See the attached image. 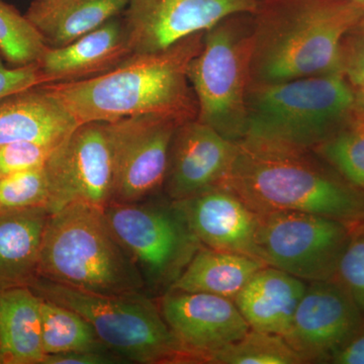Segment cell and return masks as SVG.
Wrapping results in <instances>:
<instances>
[{
    "label": "cell",
    "mask_w": 364,
    "mask_h": 364,
    "mask_svg": "<svg viewBox=\"0 0 364 364\" xmlns=\"http://www.w3.org/2000/svg\"><path fill=\"white\" fill-rule=\"evenodd\" d=\"M363 11L350 0H274L258 7L251 82L342 74V40Z\"/></svg>",
    "instance_id": "obj_3"
},
{
    "label": "cell",
    "mask_w": 364,
    "mask_h": 364,
    "mask_svg": "<svg viewBox=\"0 0 364 364\" xmlns=\"http://www.w3.org/2000/svg\"><path fill=\"white\" fill-rule=\"evenodd\" d=\"M51 214L73 203L105 208L112 203L114 156L105 122L79 124L45 164Z\"/></svg>",
    "instance_id": "obj_10"
},
{
    "label": "cell",
    "mask_w": 364,
    "mask_h": 364,
    "mask_svg": "<svg viewBox=\"0 0 364 364\" xmlns=\"http://www.w3.org/2000/svg\"><path fill=\"white\" fill-rule=\"evenodd\" d=\"M356 109L364 117V86L355 88Z\"/></svg>",
    "instance_id": "obj_35"
},
{
    "label": "cell",
    "mask_w": 364,
    "mask_h": 364,
    "mask_svg": "<svg viewBox=\"0 0 364 364\" xmlns=\"http://www.w3.org/2000/svg\"><path fill=\"white\" fill-rule=\"evenodd\" d=\"M132 54L123 20L117 16L70 44L48 46L37 63L45 85L75 82L107 73Z\"/></svg>",
    "instance_id": "obj_17"
},
{
    "label": "cell",
    "mask_w": 364,
    "mask_h": 364,
    "mask_svg": "<svg viewBox=\"0 0 364 364\" xmlns=\"http://www.w3.org/2000/svg\"><path fill=\"white\" fill-rule=\"evenodd\" d=\"M258 0H129L123 20L133 54L162 51L228 18L253 14Z\"/></svg>",
    "instance_id": "obj_12"
},
{
    "label": "cell",
    "mask_w": 364,
    "mask_h": 364,
    "mask_svg": "<svg viewBox=\"0 0 364 364\" xmlns=\"http://www.w3.org/2000/svg\"><path fill=\"white\" fill-rule=\"evenodd\" d=\"M47 208L0 210V291L32 286L40 277V253L51 217Z\"/></svg>",
    "instance_id": "obj_20"
},
{
    "label": "cell",
    "mask_w": 364,
    "mask_h": 364,
    "mask_svg": "<svg viewBox=\"0 0 364 364\" xmlns=\"http://www.w3.org/2000/svg\"><path fill=\"white\" fill-rule=\"evenodd\" d=\"M40 301L28 287L0 291V364H43Z\"/></svg>",
    "instance_id": "obj_22"
},
{
    "label": "cell",
    "mask_w": 364,
    "mask_h": 364,
    "mask_svg": "<svg viewBox=\"0 0 364 364\" xmlns=\"http://www.w3.org/2000/svg\"><path fill=\"white\" fill-rule=\"evenodd\" d=\"M356 111L355 88L342 74L251 82L242 141L310 152Z\"/></svg>",
    "instance_id": "obj_4"
},
{
    "label": "cell",
    "mask_w": 364,
    "mask_h": 364,
    "mask_svg": "<svg viewBox=\"0 0 364 364\" xmlns=\"http://www.w3.org/2000/svg\"><path fill=\"white\" fill-rule=\"evenodd\" d=\"M156 299L188 363H203L213 352L234 343L251 329L233 299L182 291H168Z\"/></svg>",
    "instance_id": "obj_14"
},
{
    "label": "cell",
    "mask_w": 364,
    "mask_h": 364,
    "mask_svg": "<svg viewBox=\"0 0 364 364\" xmlns=\"http://www.w3.org/2000/svg\"><path fill=\"white\" fill-rule=\"evenodd\" d=\"M56 148L33 142L0 145V178L16 172L45 166Z\"/></svg>",
    "instance_id": "obj_30"
},
{
    "label": "cell",
    "mask_w": 364,
    "mask_h": 364,
    "mask_svg": "<svg viewBox=\"0 0 364 364\" xmlns=\"http://www.w3.org/2000/svg\"><path fill=\"white\" fill-rule=\"evenodd\" d=\"M40 299L42 343L46 354L107 349L92 326L80 314L50 299Z\"/></svg>",
    "instance_id": "obj_24"
},
{
    "label": "cell",
    "mask_w": 364,
    "mask_h": 364,
    "mask_svg": "<svg viewBox=\"0 0 364 364\" xmlns=\"http://www.w3.org/2000/svg\"><path fill=\"white\" fill-rule=\"evenodd\" d=\"M208 364H301L304 361L284 337L250 329L234 343L213 352Z\"/></svg>",
    "instance_id": "obj_26"
},
{
    "label": "cell",
    "mask_w": 364,
    "mask_h": 364,
    "mask_svg": "<svg viewBox=\"0 0 364 364\" xmlns=\"http://www.w3.org/2000/svg\"><path fill=\"white\" fill-rule=\"evenodd\" d=\"M237 153L238 143L208 124L196 119L183 122L177 127L170 146L163 193L177 202L220 186Z\"/></svg>",
    "instance_id": "obj_15"
},
{
    "label": "cell",
    "mask_w": 364,
    "mask_h": 364,
    "mask_svg": "<svg viewBox=\"0 0 364 364\" xmlns=\"http://www.w3.org/2000/svg\"><path fill=\"white\" fill-rule=\"evenodd\" d=\"M105 123L114 148L112 203H138L158 196L166 177L172 139L181 122L142 114Z\"/></svg>",
    "instance_id": "obj_11"
},
{
    "label": "cell",
    "mask_w": 364,
    "mask_h": 364,
    "mask_svg": "<svg viewBox=\"0 0 364 364\" xmlns=\"http://www.w3.org/2000/svg\"><path fill=\"white\" fill-rule=\"evenodd\" d=\"M41 85H45V79L38 63L7 67L0 56V98Z\"/></svg>",
    "instance_id": "obj_32"
},
{
    "label": "cell",
    "mask_w": 364,
    "mask_h": 364,
    "mask_svg": "<svg viewBox=\"0 0 364 364\" xmlns=\"http://www.w3.org/2000/svg\"><path fill=\"white\" fill-rule=\"evenodd\" d=\"M48 45L25 14L0 0V56L13 66L37 63Z\"/></svg>",
    "instance_id": "obj_27"
},
{
    "label": "cell",
    "mask_w": 364,
    "mask_h": 364,
    "mask_svg": "<svg viewBox=\"0 0 364 364\" xmlns=\"http://www.w3.org/2000/svg\"><path fill=\"white\" fill-rule=\"evenodd\" d=\"M40 277L102 294L146 291L142 277L105 218L104 208L73 203L50 217ZM147 293V291H146Z\"/></svg>",
    "instance_id": "obj_5"
},
{
    "label": "cell",
    "mask_w": 364,
    "mask_h": 364,
    "mask_svg": "<svg viewBox=\"0 0 364 364\" xmlns=\"http://www.w3.org/2000/svg\"><path fill=\"white\" fill-rule=\"evenodd\" d=\"M203 33L162 51L132 54L97 77L42 85L79 124L142 114L171 117L181 123L195 119L198 105L188 69L202 49Z\"/></svg>",
    "instance_id": "obj_1"
},
{
    "label": "cell",
    "mask_w": 364,
    "mask_h": 364,
    "mask_svg": "<svg viewBox=\"0 0 364 364\" xmlns=\"http://www.w3.org/2000/svg\"><path fill=\"white\" fill-rule=\"evenodd\" d=\"M363 323L360 309L336 279L311 282L284 338L304 363H329Z\"/></svg>",
    "instance_id": "obj_13"
},
{
    "label": "cell",
    "mask_w": 364,
    "mask_h": 364,
    "mask_svg": "<svg viewBox=\"0 0 364 364\" xmlns=\"http://www.w3.org/2000/svg\"><path fill=\"white\" fill-rule=\"evenodd\" d=\"M129 0H33L25 16L49 47H62L124 13Z\"/></svg>",
    "instance_id": "obj_21"
},
{
    "label": "cell",
    "mask_w": 364,
    "mask_h": 364,
    "mask_svg": "<svg viewBox=\"0 0 364 364\" xmlns=\"http://www.w3.org/2000/svg\"><path fill=\"white\" fill-rule=\"evenodd\" d=\"M126 361L107 349H85L67 353L46 354L43 364H124Z\"/></svg>",
    "instance_id": "obj_33"
},
{
    "label": "cell",
    "mask_w": 364,
    "mask_h": 364,
    "mask_svg": "<svg viewBox=\"0 0 364 364\" xmlns=\"http://www.w3.org/2000/svg\"><path fill=\"white\" fill-rule=\"evenodd\" d=\"M308 284L267 265L249 279L234 303L251 329L284 337Z\"/></svg>",
    "instance_id": "obj_19"
},
{
    "label": "cell",
    "mask_w": 364,
    "mask_h": 364,
    "mask_svg": "<svg viewBox=\"0 0 364 364\" xmlns=\"http://www.w3.org/2000/svg\"><path fill=\"white\" fill-rule=\"evenodd\" d=\"M353 4H358V6L363 7L364 9V0H350Z\"/></svg>",
    "instance_id": "obj_36"
},
{
    "label": "cell",
    "mask_w": 364,
    "mask_h": 364,
    "mask_svg": "<svg viewBox=\"0 0 364 364\" xmlns=\"http://www.w3.org/2000/svg\"><path fill=\"white\" fill-rule=\"evenodd\" d=\"M242 16L205 31L202 49L188 69L198 105L196 119L235 143L245 136L251 85L252 26L241 21Z\"/></svg>",
    "instance_id": "obj_7"
},
{
    "label": "cell",
    "mask_w": 364,
    "mask_h": 364,
    "mask_svg": "<svg viewBox=\"0 0 364 364\" xmlns=\"http://www.w3.org/2000/svg\"><path fill=\"white\" fill-rule=\"evenodd\" d=\"M332 364H364V323L330 359Z\"/></svg>",
    "instance_id": "obj_34"
},
{
    "label": "cell",
    "mask_w": 364,
    "mask_h": 364,
    "mask_svg": "<svg viewBox=\"0 0 364 364\" xmlns=\"http://www.w3.org/2000/svg\"><path fill=\"white\" fill-rule=\"evenodd\" d=\"M341 73L354 88L364 86V11L342 40Z\"/></svg>",
    "instance_id": "obj_31"
},
{
    "label": "cell",
    "mask_w": 364,
    "mask_h": 364,
    "mask_svg": "<svg viewBox=\"0 0 364 364\" xmlns=\"http://www.w3.org/2000/svg\"><path fill=\"white\" fill-rule=\"evenodd\" d=\"M334 279L346 289L364 315V222L351 226Z\"/></svg>",
    "instance_id": "obj_29"
},
{
    "label": "cell",
    "mask_w": 364,
    "mask_h": 364,
    "mask_svg": "<svg viewBox=\"0 0 364 364\" xmlns=\"http://www.w3.org/2000/svg\"><path fill=\"white\" fill-rule=\"evenodd\" d=\"M259 215L258 246L267 265L308 282L335 279L351 226L331 218L294 210Z\"/></svg>",
    "instance_id": "obj_9"
},
{
    "label": "cell",
    "mask_w": 364,
    "mask_h": 364,
    "mask_svg": "<svg viewBox=\"0 0 364 364\" xmlns=\"http://www.w3.org/2000/svg\"><path fill=\"white\" fill-rule=\"evenodd\" d=\"M267 263L244 254L202 246L170 291L215 294L233 299Z\"/></svg>",
    "instance_id": "obj_23"
},
{
    "label": "cell",
    "mask_w": 364,
    "mask_h": 364,
    "mask_svg": "<svg viewBox=\"0 0 364 364\" xmlns=\"http://www.w3.org/2000/svg\"><path fill=\"white\" fill-rule=\"evenodd\" d=\"M30 289L80 314L105 348L126 363L188 364V355L162 317L157 299L146 291L90 293L42 277Z\"/></svg>",
    "instance_id": "obj_6"
},
{
    "label": "cell",
    "mask_w": 364,
    "mask_h": 364,
    "mask_svg": "<svg viewBox=\"0 0 364 364\" xmlns=\"http://www.w3.org/2000/svg\"><path fill=\"white\" fill-rule=\"evenodd\" d=\"M313 152L364 193V117L358 109L339 131Z\"/></svg>",
    "instance_id": "obj_25"
},
{
    "label": "cell",
    "mask_w": 364,
    "mask_h": 364,
    "mask_svg": "<svg viewBox=\"0 0 364 364\" xmlns=\"http://www.w3.org/2000/svg\"><path fill=\"white\" fill-rule=\"evenodd\" d=\"M50 183L45 166L0 178V210L47 208Z\"/></svg>",
    "instance_id": "obj_28"
},
{
    "label": "cell",
    "mask_w": 364,
    "mask_h": 364,
    "mask_svg": "<svg viewBox=\"0 0 364 364\" xmlns=\"http://www.w3.org/2000/svg\"><path fill=\"white\" fill-rule=\"evenodd\" d=\"M241 141L220 186L258 213L294 210L349 226L364 222V193L314 153Z\"/></svg>",
    "instance_id": "obj_2"
},
{
    "label": "cell",
    "mask_w": 364,
    "mask_h": 364,
    "mask_svg": "<svg viewBox=\"0 0 364 364\" xmlns=\"http://www.w3.org/2000/svg\"><path fill=\"white\" fill-rule=\"evenodd\" d=\"M176 203L203 246L263 261L258 246L259 213L231 189L217 186Z\"/></svg>",
    "instance_id": "obj_16"
},
{
    "label": "cell",
    "mask_w": 364,
    "mask_h": 364,
    "mask_svg": "<svg viewBox=\"0 0 364 364\" xmlns=\"http://www.w3.org/2000/svg\"><path fill=\"white\" fill-rule=\"evenodd\" d=\"M112 203L104 208L117 240L135 263L154 298L171 289L203 244L179 205L168 198Z\"/></svg>",
    "instance_id": "obj_8"
},
{
    "label": "cell",
    "mask_w": 364,
    "mask_h": 364,
    "mask_svg": "<svg viewBox=\"0 0 364 364\" xmlns=\"http://www.w3.org/2000/svg\"><path fill=\"white\" fill-rule=\"evenodd\" d=\"M78 126L42 85L0 98V145L33 142L56 148Z\"/></svg>",
    "instance_id": "obj_18"
}]
</instances>
